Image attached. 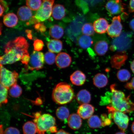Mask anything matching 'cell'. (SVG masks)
Here are the masks:
<instances>
[{
  "instance_id": "1",
  "label": "cell",
  "mask_w": 134,
  "mask_h": 134,
  "mask_svg": "<svg viewBox=\"0 0 134 134\" xmlns=\"http://www.w3.org/2000/svg\"><path fill=\"white\" fill-rule=\"evenodd\" d=\"M115 84L110 86V92H107L101 98L100 104L108 105L118 111L124 113H130L134 110V103L130 96L126 97L124 93L117 89Z\"/></svg>"
},
{
  "instance_id": "2",
  "label": "cell",
  "mask_w": 134,
  "mask_h": 134,
  "mask_svg": "<svg viewBox=\"0 0 134 134\" xmlns=\"http://www.w3.org/2000/svg\"><path fill=\"white\" fill-rule=\"evenodd\" d=\"M29 47L27 42L22 36L8 42L4 47L5 54L1 57V65L12 64L20 61L24 55L29 53Z\"/></svg>"
},
{
  "instance_id": "3",
  "label": "cell",
  "mask_w": 134,
  "mask_h": 134,
  "mask_svg": "<svg viewBox=\"0 0 134 134\" xmlns=\"http://www.w3.org/2000/svg\"><path fill=\"white\" fill-rule=\"evenodd\" d=\"M74 97L72 88L68 84L65 82L58 83L53 89L52 94L53 101L61 105L70 103Z\"/></svg>"
},
{
  "instance_id": "4",
  "label": "cell",
  "mask_w": 134,
  "mask_h": 134,
  "mask_svg": "<svg viewBox=\"0 0 134 134\" xmlns=\"http://www.w3.org/2000/svg\"><path fill=\"white\" fill-rule=\"evenodd\" d=\"M34 122L36 124L38 129V134H44L45 132L50 131L51 133L57 132V128L55 126L56 120L51 115L44 114L41 115L40 112H37L34 114Z\"/></svg>"
},
{
  "instance_id": "5",
  "label": "cell",
  "mask_w": 134,
  "mask_h": 134,
  "mask_svg": "<svg viewBox=\"0 0 134 134\" xmlns=\"http://www.w3.org/2000/svg\"><path fill=\"white\" fill-rule=\"evenodd\" d=\"M42 1L41 7L32 16L30 23L36 24L46 20L51 16L54 0H42Z\"/></svg>"
},
{
  "instance_id": "6",
  "label": "cell",
  "mask_w": 134,
  "mask_h": 134,
  "mask_svg": "<svg viewBox=\"0 0 134 134\" xmlns=\"http://www.w3.org/2000/svg\"><path fill=\"white\" fill-rule=\"evenodd\" d=\"M107 108L108 110L109 117L113 119L119 128L124 132L128 128L129 121L128 115L115 110L113 107L108 105Z\"/></svg>"
},
{
  "instance_id": "7",
  "label": "cell",
  "mask_w": 134,
  "mask_h": 134,
  "mask_svg": "<svg viewBox=\"0 0 134 134\" xmlns=\"http://www.w3.org/2000/svg\"><path fill=\"white\" fill-rule=\"evenodd\" d=\"M18 74L15 71H11L1 65V84L9 89L16 84Z\"/></svg>"
},
{
  "instance_id": "8",
  "label": "cell",
  "mask_w": 134,
  "mask_h": 134,
  "mask_svg": "<svg viewBox=\"0 0 134 134\" xmlns=\"http://www.w3.org/2000/svg\"><path fill=\"white\" fill-rule=\"evenodd\" d=\"M119 42L115 43L111 45L110 49L112 51H118V53H124L131 46V35L124 33L118 38Z\"/></svg>"
},
{
  "instance_id": "9",
  "label": "cell",
  "mask_w": 134,
  "mask_h": 134,
  "mask_svg": "<svg viewBox=\"0 0 134 134\" xmlns=\"http://www.w3.org/2000/svg\"><path fill=\"white\" fill-rule=\"evenodd\" d=\"M44 56L43 53L34 51L30 57L29 62L25 66L26 69L38 70L43 68L44 62Z\"/></svg>"
},
{
  "instance_id": "10",
  "label": "cell",
  "mask_w": 134,
  "mask_h": 134,
  "mask_svg": "<svg viewBox=\"0 0 134 134\" xmlns=\"http://www.w3.org/2000/svg\"><path fill=\"white\" fill-rule=\"evenodd\" d=\"M122 28L121 17L120 15L115 16L112 19L111 24L109 25L107 33L110 37H118L121 34Z\"/></svg>"
},
{
  "instance_id": "11",
  "label": "cell",
  "mask_w": 134,
  "mask_h": 134,
  "mask_svg": "<svg viewBox=\"0 0 134 134\" xmlns=\"http://www.w3.org/2000/svg\"><path fill=\"white\" fill-rule=\"evenodd\" d=\"M105 7L110 15H118L124 12V6L122 0H109Z\"/></svg>"
},
{
  "instance_id": "12",
  "label": "cell",
  "mask_w": 134,
  "mask_h": 134,
  "mask_svg": "<svg viewBox=\"0 0 134 134\" xmlns=\"http://www.w3.org/2000/svg\"><path fill=\"white\" fill-rule=\"evenodd\" d=\"M71 61V58L69 54L66 53L62 52L57 55L55 62L58 68H64L70 66Z\"/></svg>"
},
{
  "instance_id": "13",
  "label": "cell",
  "mask_w": 134,
  "mask_h": 134,
  "mask_svg": "<svg viewBox=\"0 0 134 134\" xmlns=\"http://www.w3.org/2000/svg\"><path fill=\"white\" fill-rule=\"evenodd\" d=\"M94 112V108L91 104H82L79 107L77 113L83 119L89 118Z\"/></svg>"
},
{
  "instance_id": "14",
  "label": "cell",
  "mask_w": 134,
  "mask_h": 134,
  "mask_svg": "<svg viewBox=\"0 0 134 134\" xmlns=\"http://www.w3.org/2000/svg\"><path fill=\"white\" fill-rule=\"evenodd\" d=\"M93 25L95 32L100 34L106 32L109 26L108 21L103 18L96 20L94 22Z\"/></svg>"
},
{
  "instance_id": "15",
  "label": "cell",
  "mask_w": 134,
  "mask_h": 134,
  "mask_svg": "<svg viewBox=\"0 0 134 134\" xmlns=\"http://www.w3.org/2000/svg\"><path fill=\"white\" fill-rule=\"evenodd\" d=\"M71 83L76 86H81L86 80V75L82 72L77 70L74 72L70 77Z\"/></svg>"
},
{
  "instance_id": "16",
  "label": "cell",
  "mask_w": 134,
  "mask_h": 134,
  "mask_svg": "<svg viewBox=\"0 0 134 134\" xmlns=\"http://www.w3.org/2000/svg\"><path fill=\"white\" fill-rule=\"evenodd\" d=\"M69 126L74 130L79 129L81 127L82 120L81 117L78 114L73 113L69 115L68 119Z\"/></svg>"
},
{
  "instance_id": "17",
  "label": "cell",
  "mask_w": 134,
  "mask_h": 134,
  "mask_svg": "<svg viewBox=\"0 0 134 134\" xmlns=\"http://www.w3.org/2000/svg\"><path fill=\"white\" fill-rule=\"evenodd\" d=\"M76 99L80 104H88L90 103L91 99V94L86 90H80L77 94Z\"/></svg>"
},
{
  "instance_id": "18",
  "label": "cell",
  "mask_w": 134,
  "mask_h": 134,
  "mask_svg": "<svg viewBox=\"0 0 134 134\" xmlns=\"http://www.w3.org/2000/svg\"><path fill=\"white\" fill-rule=\"evenodd\" d=\"M17 15L20 20L26 21L28 20L32 17V13L31 10L27 6H23L18 9Z\"/></svg>"
},
{
  "instance_id": "19",
  "label": "cell",
  "mask_w": 134,
  "mask_h": 134,
  "mask_svg": "<svg viewBox=\"0 0 134 134\" xmlns=\"http://www.w3.org/2000/svg\"><path fill=\"white\" fill-rule=\"evenodd\" d=\"M95 86L98 88L104 87L108 84V79L105 75L102 73L97 74L93 79Z\"/></svg>"
},
{
  "instance_id": "20",
  "label": "cell",
  "mask_w": 134,
  "mask_h": 134,
  "mask_svg": "<svg viewBox=\"0 0 134 134\" xmlns=\"http://www.w3.org/2000/svg\"><path fill=\"white\" fill-rule=\"evenodd\" d=\"M66 14L65 8L63 5L57 4L53 7L52 16L56 20H61L64 17Z\"/></svg>"
},
{
  "instance_id": "21",
  "label": "cell",
  "mask_w": 134,
  "mask_h": 134,
  "mask_svg": "<svg viewBox=\"0 0 134 134\" xmlns=\"http://www.w3.org/2000/svg\"><path fill=\"white\" fill-rule=\"evenodd\" d=\"M108 42L105 41H100L97 42L94 46V49L96 54L102 56L106 54L108 49Z\"/></svg>"
},
{
  "instance_id": "22",
  "label": "cell",
  "mask_w": 134,
  "mask_h": 134,
  "mask_svg": "<svg viewBox=\"0 0 134 134\" xmlns=\"http://www.w3.org/2000/svg\"><path fill=\"white\" fill-rule=\"evenodd\" d=\"M47 46L49 52L52 53H59L62 49V42L59 40H51L47 43Z\"/></svg>"
},
{
  "instance_id": "23",
  "label": "cell",
  "mask_w": 134,
  "mask_h": 134,
  "mask_svg": "<svg viewBox=\"0 0 134 134\" xmlns=\"http://www.w3.org/2000/svg\"><path fill=\"white\" fill-rule=\"evenodd\" d=\"M18 22V18L13 13H8L4 16L3 23L6 26L8 27H13L16 26Z\"/></svg>"
},
{
  "instance_id": "24",
  "label": "cell",
  "mask_w": 134,
  "mask_h": 134,
  "mask_svg": "<svg viewBox=\"0 0 134 134\" xmlns=\"http://www.w3.org/2000/svg\"><path fill=\"white\" fill-rule=\"evenodd\" d=\"M127 58V55L124 54V53H119L118 54L114 55L111 58V64L114 67L117 64L115 68H120L125 62Z\"/></svg>"
},
{
  "instance_id": "25",
  "label": "cell",
  "mask_w": 134,
  "mask_h": 134,
  "mask_svg": "<svg viewBox=\"0 0 134 134\" xmlns=\"http://www.w3.org/2000/svg\"><path fill=\"white\" fill-rule=\"evenodd\" d=\"M77 42L80 47L86 49L91 46L93 42L90 36L83 35L79 37Z\"/></svg>"
},
{
  "instance_id": "26",
  "label": "cell",
  "mask_w": 134,
  "mask_h": 134,
  "mask_svg": "<svg viewBox=\"0 0 134 134\" xmlns=\"http://www.w3.org/2000/svg\"><path fill=\"white\" fill-rule=\"evenodd\" d=\"M49 32L52 37L58 39L62 37L64 31L62 27L58 25H55L50 28Z\"/></svg>"
},
{
  "instance_id": "27",
  "label": "cell",
  "mask_w": 134,
  "mask_h": 134,
  "mask_svg": "<svg viewBox=\"0 0 134 134\" xmlns=\"http://www.w3.org/2000/svg\"><path fill=\"white\" fill-rule=\"evenodd\" d=\"M23 131L24 134H36L38 132L37 127L34 122L28 121L23 125Z\"/></svg>"
},
{
  "instance_id": "28",
  "label": "cell",
  "mask_w": 134,
  "mask_h": 134,
  "mask_svg": "<svg viewBox=\"0 0 134 134\" xmlns=\"http://www.w3.org/2000/svg\"><path fill=\"white\" fill-rule=\"evenodd\" d=\"M56 115L59 120H65L68 119L70 115L68 109L65 107H59L56 110Z\"/></svg>"
},
{
  "instance_id": "29",
  "label": "cell",
  "mask_w": 134,
  "mask_h": 134,
  "mask_svg": "<svg viewBox=\"0 0 134 134\" xmlns=\"http://www.w3.org/2000/svg\"><path fill=\"white\" fill-rule=\"evenodd\" d=\"M88 123L89 126L93 129L99 128L103 125L102 120L96 115H92L88 119Z\"/></svg>"
},
{
  "instance_id": "30",
  "label": "cell",
  "mask_w": 134,
  "mask_h": 134,
  "mask_svg": "<svg viewBox=\"0 0 134 134\" xmlns=\"http://www.w3.org/2000/svg\"><path fill=\"white\" fill-rule=\"evenodd\" d=\"M117 77L120 81L126 82L130 79L131 74L128 70L125 69H121L117 72Z\"/></svg>"
},
{
  "instance_id": "31",
  "label": "cell",
  "mask_w": 134,
  "mask_h": 134,
  "mask_svg": "<svg viewBox=\"0 0 134 134\" xmlns=\"http://www.w3.org/2000/svg\"><path fill=\"white\" fill-rule=\"evenodd\" d=\"M83 35L91 36L94 34L95 30L93 24L91 23H86L84 24L82 28Z\"/></svg>"
},
{
  "instance_id": "32",
  "label": "cell",
  "mask_w": 134,
  "mask_h": 134,
  "mask_svg": "<svg viewBox=\"0 0 134 134\" xmlns=\"http://www.w3.org/2000/svg\"><path fill=\"white\" fill-rule=\"evenodd\" d=\"M41 0H26V5L33 11L38 10L42 4Z\"/></svg>"
},
{
  "instance_id": "33",
  "label": "cell",
  "mask_w": 134,
  "mask_h": 134,
  "mask_svg": "<svg viewBox=\"0 0 134 134\" xmlns=\"http://www.w3.org/2000/svg\"><path fill=\"white\" fill-rule=\"evenodd\" d=\"M22 90L20 86L16 84L13 85L9 90V93L11 97L18 98L21 94Z\"/></svg>"
},
{
  "instance_id": "34",
  "label": "cell",
  "mask_w": 134,
  "mask_h": 134,
  "mask_svg": "<svg viewBox=\"0 0 134 134\" xmlns=\"http://www.w3.org/2000/svg\"><path fill=\"white\" fill-rule=\"evenodd\" d=\"M8 89L1 84V105L6 104L8 102Z\"/></svg>"
},
{
  "instance_id": "35",
  "label": "cell",
  "mask_w": 134,
  "mask_h": 134,
  "mask_svg": "<svg viewBox=\"0 0 134 134\" xmlns=\"http://www.w3.org/2000/svg\"><path fill=\"white\" fill-rule=\"evenodd\" d=\"M56 57L54 53L50 52H47L44 55L45 61L48 65H53L56 61Z\"/></svg>"
},
{
  "instance_id": "36",
  "label": "cell",
  "mask_w": 134,
  "mask_h": 134,
  "mask_svg": "<svg viewBox=\"0 0 134 134\" xmlns=\"http://www.w3.org/2000/svg\"><path fill=\"white\" fill-rule=\"evenodd\" d=\"M33 46L35 51H39L43 49V43L41 40L37 39L34 41Z\"/></svg>"
},
{
  "instance_id": "37",
  "label": "cell",
  "mask_w": 134,
  "mask_h": 134,
  "mask_svg": "<svg viewBox=\"0 0 134 134\" xmlns=\"http://www.w3.org/2000/svg\"><path fill=\"white\" fill-rule=\"evenodd\" d=\"M4 134H20L19 131L15 128L10 127L7 128Z\"/></svg>"
},
{
  "instance_id": "38",
  "label": "cell",
  "mask_w": 134,
  "mask_h": 134,
  "mask_svg": "<svg viewBox=\"0 0 134 134\" xmlns=\"http://www.w3.org/2000/svg\"><path fill=\"white\" fill-rule=\"evenodd\" d=\"M30 59V57L29 53L25 54L22 58L20 60L23 64L25 65V66H27L29 63Z\"/></svg>"
},
{
  "instance_id": "39",
  "label": "cell",
  "mask_w": 134,
  "mask_h": 134,
  "mask_svg": "<svg viewBox=\"0 0 134 134\" xmlns=\"http://www.w3.org/2000/svg\"><path fill=\"white\" fill-rule=\"evenodd\" d=\"M35 28L41 32H43L46 31V28L44 25L40 23H36L35 25Z\"/></svg>"
},
{
  "instance_id": "40",
  "label": "cell",
  "mask_w": 134,
  "mask_h": 134,
  "mask_svg": "<svg viewBox=\"0 0 134 134\" xmlns=\"http://www.w3.org/2000/svg\"><path fill=\"white\" fill-rule=\"evenodd\" d=\"M102 119L103 120V122H102L103 125L105 126L110 125L111 123V120L110 119L107 118V115L105 114H103L102 115Z\"/></svg>"
},
{
  "instance_id": "41",
  "label": "cell",
  "mask_w": 134,
  "mask_h": 134,
  "mask_svg": "<svg viewBox=\"0 0 134 134\" xmlns=\"http://www.w3.org/2000/svg\"><path fill=\"white\" fill-rule=\"evenodd\" d=\"M125 87L128 90H134V77L129 82L126 84Z\"/></svg>"
},
{
  "instance_id": "42",
  "label": "cell",
  "mask_w": 134,
  "mask_h": 134,
  "mask_svg": "<svg viewBox=\"0 0 134 134\" xmlns=\"http://www.w3.org/2000/svg\"><path fill=\"white\" fill-rule=\"evenodd\" d=\"M129 11L130 12L134 13V0H130Z\"/></svg>"
},
{
  "instance_id": "43",
  "label": "cell",
  "mask_w": 134,
  "mask_h": 134,
  "mask_svg": "<svg viewBox=\"0 0 134 134\" xmlns=\"http://www.w3.org/2000/svg\"><path fill=\"white\" fill-rule=\"evenodd\" d=\"M1 5L4 7L5 9L7 10L8 8V5L4 0H1Z\"/></svg>"
},
{
  "instance_id": "44",
  "label": "cell",
  "mask_w": 134,
  "mask_h": 134,
  "mask_svg": "<svg viewBox=\"0 0 134 134\" xmlns=\"http://www.w3.org/2000/svg\"><path fill=\"white\" fill-rule=\"evenodd\" d=\"M55 134H70L63 130H61L57 132Z\"/></svg>"
},
{
  "instance_id": "45",
  "label": "cell",
  "mask_w": 134,
  "mask_h": 134,
  "mask_svg": "<svg viewBox=\"0 0 134 134\" xmlns=\"http://www.w3.org/2000/svg\"><path fill=\"white\" fill-rule=\"evenodd\" d=\"M130 25L131 28L134 31V18L130 21Z\"/></svg>"
},
{
  "instance_id": "46",
  "label": "cell",
  "mask_w": 134,
  "mask_h": 134,
  "mask_svg": "<svg viewBox=\"0 0 134 134\" xmlns=\"http://www.w3.org/2000/svg\"><path fill=\"white\" fill-rule=\"evenodd\" d=\"M5 10V9L4 7L1 5V14H0V16H2Z\"/></svg>"
},
{
  "instance_id": "47",
  "label": "cell",
  "mask_w": 134,
  "mask_h": 134,
  "mask_svg": "<svg viewBox=\"0 0 134 134\" xmlns=\"http://www.w3.org/2000/svg\"><path fill=\"white\" fill-rule=\"evenodd\" d=\"M131 68L133 73L134 74V60L132 62L131 64Z\"/></svg>"
},
{
  "instance_id": "48",
  "label": "cell",
  "mask_w": 134,
  "mask_h": 134,
  "mask_svg": "<svg viewBox=\"0 0 134 134\" xmlns=\"http://www.w3.org/2000/svg\"><path fill=\"white\" fill-rule=\"evenodd\" d=\"M131 130L133 133L134 134V121L133 122L132 125Z\"/></svg>"
},
{
  "instance_id": "49",
  "label": "cell",
  "mask_w": 134,
  "mask_h": 134,
  "mask_svg": "<svg viewBox=\"0 0 134 134\" xmlns=\"http://www.w3.org/2000/svg\"><path fill=\"white\" fill-rule=\"evenodd\" d=\"M0 134H3V131L2 125H1V130H0Z\"/></svg>"
},
{
  "instance_id": "50",
  "label": "cell",
  "mask_w": 134,
  "mask_h": 134,
  "mask_svg": "<svg viewBox=\"0 0 134 134\" xmlns=\"http://www.w3.org/2000/svg\"><path fill=\"white\" fill-rule=\"evenodd\" d=\"M115 134H126L124 132H118V133H117Z\"/></svg>"
},
{
  "instance_id": "51",
  "label": "cell",
  "mask_w": 134,
  "mask_h": 134,
  "mask_svg": "<svg viewBox=\"0 0 134 134\" xmlns=\"http://www.w3.org/2000/svg\"><path fill=\"white\" fill-rule=\"evenodd\" d=\"M1 31H2V23H1Z\"/></svg>"
}]
</instances>
